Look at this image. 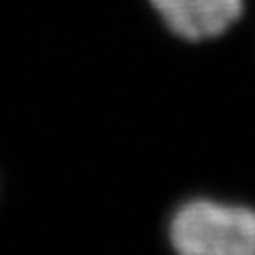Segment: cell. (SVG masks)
Segmentation results:
<instances>
[{
	"label": "cell",
	"instance_id": "2",
	"mask_svg": "<svg viewBox=\"0 0 255 255\" xmlns=\"http://www.w3.org/2000/svg\"><path fill=\"white\" fill-rule=\"evenodd\" d=\"M174 36L189 43L211 41L241 19L245 0H149Z\"/></svg>",
	"mask_w": 255,
	"mask_h": 255
},
{
	"label": "cell",
	"instance_id": "1",
	"mask_svg": "<svg viewBox=\"0 0 255 255\" xmlns=\"http://www.w3.org/2000/svg\"><path fill=\"white\" fill-rule=\"evenodd\" d=\"M168 238L177 255H255V209L194 198L172 213Z\"/></svg>",
	"mask_w": 255,
	"mask_h": 255
}]
</instances>
